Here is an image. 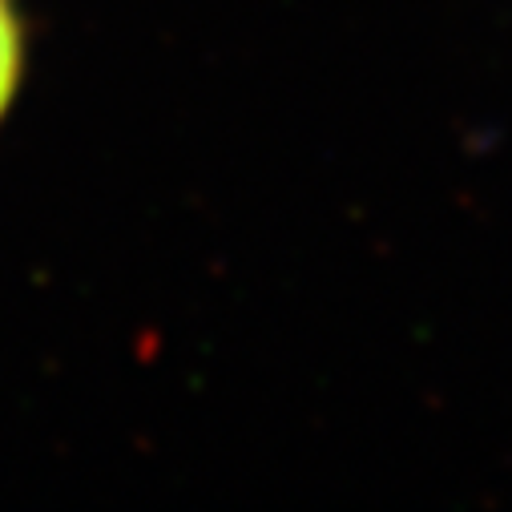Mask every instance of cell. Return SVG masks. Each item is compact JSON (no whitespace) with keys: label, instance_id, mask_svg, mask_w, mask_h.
Segmentation results:
<instances>
[{"label":"cell","instance_id":"obj_1","mask_svg":"<svg viewBox=\"0 0 512 512\" xmlns=\"http://www.w3.org/2000/svg\"><path fill=\"white\" fill-rule=\"evenodd\" d=\"M29 69V21L21 0H0V125L13 113Z\"/></svg>","mask_w":512,"mask_h":512}]
</instances>
